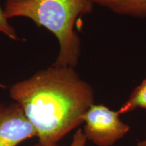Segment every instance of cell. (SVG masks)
<instances>
[{
    "label": "cell",
    "instance_id": "6",
    "mask_svg": "<svg viewBox=\"0 0 146 146\" xmlns=\"http://www.w3.org/2000/svg\"><path fill=\"white\" fill-rule=\"evenodd\" d=\"M139 108L146 110V78L133 90L129 99L120 107L118 112L120 115L127 114Z\"/></svg>",
    "mask_w": 146,
    "mask_h": 146
},
{
    "label": "cell",
    "instance_id": "8",
    "mask_svg": "<svg viewBox=\"0 0 146 146\" xmlns=\"http://www.w3.org/2000/svg\"><path fill=\"white\" fill-rule=\"evenodd\" d=\"M87 141L83 129H78L73 135L72 141L69 146H86Z\"/></svg>",
    "mask_w": 146,
    "mask_h": 146
},
{
    "label": "cell",
    "instance_id": "5",
    "mask_svg": "<svg viewBox=\"0 0 146 146\" xmlns=\"http://www.w3.org/2000/svg\"><path fill=\"white\" fill-rule=\"evenodd\" d=\"M92 2L120 15L146 18V0H92Z\"/></svg>",
    "mask_w": 146,
    "mask_h": 146
},
{
    "label": "cell",
    "instance_id": "3",
    "mask_svg": "<svg viewBox=\"0 0 146 146\" xmlns=\"http://www.w3.org/2000/svg\"><path fill=\"white\" fill-rule=\"evenodd\" d=\"M118 111L103 104H92L83 116V129L87 141L96 146H113L130 131Z\"/></svg>",
    "mask_w": 146,
    "mask_h": 146
},
{
    "label": "cell",
    "instance_id": "2",
    "mask_svg": "<svg viewBox=\"0 0 146 146\" xmlns=\"http://www.w3.org/2000/svg\"><path fill=\"white\" fill-rule=\"evenodd\" d=\"M92 0H6L5 17L28 18L56 36L59 52L54 64L75 68L81 52V41L75 31L78 18L90 14Z\"/></svg>",
    "mask_w": 146,
    "mask_h": 146
},
{
    "label": "cell",
    "instance_id": "9",
    "mask_svg": "<svg viewBox=\"0 0 146 146\" xmlns=\"http://www.w3.org/2000/svg\"><path fill=\"white\" fill-rule=\"evenodd\" d=\"M137 146H146V137L144 139L139 141L137 143Z\"/></svg>",
    "mask_w": 146,
    "mask_h": 146
},
{
    "label": "cell",
    "instance_id": "10",
    "mask_svg": "<svg viewBox=\"0 0 146 146\" xmlns=\"http://www.w3.org/2000/svg\"><path fill=\"white\" fill-rule=\"evenodd\" d=\"M37 146H59L58 145V144H54V145H39V144H38Z\"/></svg>",
    "mask_w": 146,
    "mask_h": 146
},
{
    "label": "cell",
    "instance_id": "7",
    "mask_svg": "<svg viewBox=\"0 0 146 146\" xmlns=\"http://www.w3.org/2000/svg\"><path fill=\"white\" fill-rule=\"evenodd\" d=\"M0 35H3L13 41L19 39L18 33L10 23V20L5 17L3 8L0 5Z\"/></svg>",
    "mask_w": 146,
    "mask_h": 146
},
{
    "label": "cell",
    "instance_id": "4",
    "mask_svg": "<svg viewBox=\"0 0 146 146\" xmlns=\"http://www.w3.org/2000/svg\"><path fill=\"white\" fill-rule=\"evenodd\" d=\"M36 137L35 129L18 104H0V146H18Z\"/></svg>",
    "mask_w": 146,
    "mask_h": 146
},
{
    "label": "cell",
    "instance_id": "1",
    "mask_svg": "<svg viewBox=\"0 0 146 146\" xmlns=\"http://www.w3.org/2000/svg\"><path fill=\"white\" fill-rule=\"evenodd\" d=\"M9 94L33 126L41 145L58 144L83 124L95 96L75 68L54 64L13 84Z\"/></svg>",
    "mask_w": 146,
    "mask_h": 146
}]
</instances>
